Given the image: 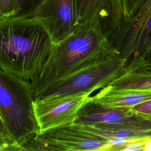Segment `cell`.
Returning a JSON list of instances; mask_svg holds the SVG:
<instances>
[{
  "label": "cell",
  "instance_id": "ba28073f",
  "mask_svg": "<svg viewBox=\"0 0 151 151\" xmlns=\"http://www.w3.org/2000/svg\"><path fill=\"white\" fill-rule=\"evenodd\" d=\"M19 0H0V11L5 17L17 15Z\"/></svg>",
  "mask_w": 151,
  "mask_h": 151
},
{
  "label": "cell",
  "instance_id": "8fae6325",
  "mask_svg": "<svg viewBox=\"0 0 151 151\" xmlns=\"http://www.w3.org/2000/svg\"><path fill=\"white\" fill-rule=\"evenodd\" d=\"M142 149V146L139 144L136 143H132V144H129L124 147L122 150H126V151H129V150H140Z\"/></svg>",
  "mask_w": 151,
  "mask_h": 151
},
{
  "label": "cell",
  "instance_id": "3957f363",
  "mask_svg": "<svg viewBox=\"0 0 151 151\" xmlns=\"http://www.w3.org/2000/svg\"><path fill=\"white\" fill-rule=\"evenodd\" d=\"M31 17L45 29L53 45L80 24L77 0H42Z\"/></svg>",
  "mask_w": 151,
  "mask_h": 151
},
{
  "label": "cell",
  "instance_id": "2e32d148",
  "mask_svg": "<svg viewBox=\"0 0 151 151\" xmlns=\"http://www.w3.org/2000/svg\"><path fill=\"white\" fill-rule=\"evenodd\" d=\"M6 18L1 12V11H0V20L1 19H3V18Z\"/></svg>",
  "mask_w": 151,
  "mask_h": 151
},
{
  "label": "cell",
  "instance_id": "7c38bea8",
  "mask_svg": "<svg viewBox=\"0 0 151 151\" xmlns=\"http://www.w3.org/2000/svg\"><path fill=\"white\" fill-rule=\"evenodd\" d=\"M126 142V139L125 138L122 137H115L114 139H112L110 141V143L114 146H120L124 145Z\"/></svg>",
  "mask_w": 151,
  "mask_h": 151
},
{
  "label": "cell",
  "instance_id": "4fadbf2b",
  "mask_svg": "<svg viewBox=\"0 0 151 151\" xmlns=\"http://www.w3.org/2000/svg\"><path fill=\"white\" fill-rule=\"evenodd\" d=\"M0 133H3L5 135H6V136H8V137L11 138V137H10V136H9V134L8 133V132L7 130V129L6 127V126L5 124V123H4V120H3V119H2L1 114H0Z\"/></svg>",
  "mask_w": 151,
  "mask_h": 151
},
{
  "label": "cell",
  "instance_id": "6da1fadb",
  "mask_svg": "<svg viewBox=\"0 0 151 151\" xmlns=\"http://www.w3.org/2000/svg\"><path fill=\"white\" fill-rule=\"evenodd\" d=\"M53 45L31 17L0 20V69L31 83L40 73Z\"/></svg>",
  "mask_w": 151,
  "mask_h": 151
},
{
  "label": "cell",
  "instance_id": "277c9868",
  "mask_svg": "<svg viewBox=\"0 0 151 151\" xmlns=\"http://www.w3.org/2000/svg\"><path fill=\"white\" fill-rule=\"evenodd\" d=\"M80 24L99 23L106 29L114 28L123 18L122 0H77Z\"/></svg>",
  "mask_w": 151,
  "mask_h": 151
},
{
  "label": "cell",
  "instance_id": "5b68a950",
  "mask_svg": "<svg viewBox=\"0 0 151 151\" xmlns=\"http://www.w3.org/2000/svg\"><path fill=\"white\" fill-rule=\"evenodd\" d=\"M151 100V90H127L120 94L109 96L103 100V103L107 106H134Z\"/></svg>",
  "mask_w": 151,
  "mask_h": 151
},
{
  "label": "cell",
  "instance_id": "30bf717a",
  "mask_svg": "<svg viewBox=\"0 0 151 151\" xmlns=\"http://www.w3.org/2000/svg\"><path fill=\"white\" fill-rule=\"evenodd\" d=\"M101 145V143L96 139H86L82 141L81 146L84 149H96Z\"/></svg>",
  "mask_w": 151,
  "mask_h": 151
},
{
  "label": "cell",
  "instance_id": "9a60e30c",
  "mask_svg": "<svg viewBox=\"0 0 151 151\" xmlns=\"http://www.w3.org/2000/svg\"><path fill=\"white\" fill-rule=\"evenodd\" d=\"M146 150H151V142H149L146 146Z\"/></svg>",
  "mask_w": 151,
  "mask_h": 151
},
{
  "label": "cell",
  "instance_id": "52a82bcc",
  "mask_svg": "<svg viewBox=\"0 0 151 151\" xmlns=\"http://www.w3.org/2000/svg\"><path fill=\"white\" fill-rule=\"evenodd\" d=\"M86 120L92 122H104L106 123L115 124L122 120L121 115L117 112H107L104 114H94L86 117Z\"/></svg>",
  "mask_w": 151,
  "mask_h": 151
},
{
  "label": "cell",
  "instance_id": "9c48e42d",
  "mask_svg": "<svg viewBox=\"0 0 151 151\" xmlns=\"http://www.w3.org/2000/svg\"><path fill=\"white\" fill-rule=\"evenodd\" d=\"M123 18L124 19L132 17L137 11L138 8L144 0H122Z\"/></svg>",
  "mask_w": 151,
  "mask_h": 151
},
{
  "label": "cell",
  "instance_id": "7a4b0ae2",
  "mask_svg": "<svg viewBox=\"0 0 151 151\" xmlns=\"http://www.w3.org/2000/svg\"><path fill=\"white\" fill-rule=\"evenodd\" d=\"M34 101L29 82L0 69V114L18 150L39 132Z\"/></svg>",
  "mask_w": 151,
  "mask_h": 151
},
{
  "label": "cell",
  "instance_id": "8992f818",
  "mask_svg": "<svg viewBox=\"0 0 151 151\" xmlns=\"http://www.w3.org/2000/svg\"><path fill=\"white\" fill-rule=\"evenodd\" d=\"M42 0H19L18 13L15 17H31L35 8Z\"/></svg>",
  "mask_w": 151,
  "mask_h": 151
},
{
  "label": "cell",
  "instance_id": "5bb4252c",
  "mask_svg": "<svg viewBox=\"0 0 151 151\" xmlns=\"http://www.w3.org/2000/svg\"><path fill=\"white\" fill-rule=\"evenodd\" d=\"M130 135V133L125 130H122L115 134V137H122V138H127Z\"/></svg>",
  "mask_w": 151,
  "mask_h": 151
}]
</instances>
